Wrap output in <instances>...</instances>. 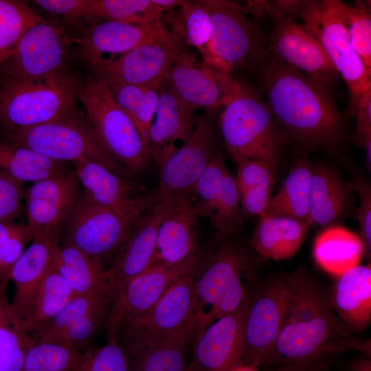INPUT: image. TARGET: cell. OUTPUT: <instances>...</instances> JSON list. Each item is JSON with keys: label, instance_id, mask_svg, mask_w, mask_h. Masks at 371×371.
<instances>
[{"label": "cell", "instance_id": "obj_2", "mask_svg": "<svg viewBox=\"0 0 371 371\" xmlns=\"http://www.w3.org/2000/svg\"><path fill=\"white\" fill-rule=\"evenodd\" d=\"M253 71L266 104L288 140L308 148L332 150L344 133V119L328 89L267 50Z\"/></svg>", "mask_w": 371, "mask_h": 371}, {"label": "cell", "instance_id": "obj_3", "mask_svg": "<svg viewBox=\"0 0 371 371\" xmlns=\"http://www.w3.org/2000/svg\"><path fill=\"white\" fill-rule=\"evenodd\" d=\"M254 269L250 255L227 239L210 254L196 276L190 338L241 306L258 280Z\"/></svg>", "mask_w": 371, "mask_h": 371}, {"label": "cell", "instance_id": "obj_14", "mask_svg": "<svg viewBox=\"0 0 371 371\" xmlns=\"http://www.w3.org/2000/svg\"><path fill=\"white\" fill-rule=\"evenodd\" d=\"M67 36L45 21L31 27L0 67V89L67 69Z\"/></svg>", "mask_w": 371, "mask_h": 371}, {"label": "cell", "instance_id": "obj_29", "mask_svg": "<svg viewBox=\"0 0 371 371\" xmlns=\"http://www.w3.org/2000/svg\"><path fill=\"white\" fill-rule=\"evenodd\" d=\"M308 228L306 223L297 219L265 213L259 217L251 246L261 260L289 259L301 248Z\"/></svg>", "mask_w": 371, "mask_h": 371}, {"label": "cell", "instance_id": "obj_28", "mask_svg": "<svg viewBox=\"0 0 371 371\" xmlns=\"http://www.w3.org/2000/svg\"><path fill=\"white\" fill-rule=\"evenodd\" d=\"M351 183L322 164L312 165L308 225L329 227L347 216L353 203Z\"/></svg>", "mask_w": 371, "mask_h": 371}, {"label": "cell", "instance_id": "obj_7", "mask_svg": "<svg viewBox=\"0 0 371 371\" xmlns=\"http://www.w3.org/2000/svg\"><path fill=\"white\" fill-rule=\"evenodd\" d=\"M293 272L258 280L245 302L243 363L260 368L283 325L293 293Z\"/></svg>", "mask_w": 371, "mask_h": 371}, {"label": "cell", "instance_id": "obj_57", "mask_svg": "<svg viewBox=\"0 0 371 371\" xmlns=\"http://www.w3.org/2000/svg\"><path fill=\"white\" fill-rule=\"evenodd\" d=\"M328 370V369H327ZM326 370L304 369L293 366H280L271 368H262V371H324Z\"/></svg>", "mask_w": 371, "mask_h": 371}, {"label": "cell", "instance_id": "obj_9", "mask_svg": "<svg viewBox=\"0 0 371 371\" xmlns=\"http://www.w3.org/2000/svg\"><path fill=\"white\" fill-rule=\"evenodd\" d=\"M7 139L56 161L89 159L114 173L126 177L128 170L104 148L87 120L76 116L22 129Z\"/></svg>", "mask_w": 371, "mask_h": 371}, {"label": "cell", "instance_id": "obj_56", "mask_svg": "<svg viewBox=\"0 0 371 371\" xmlns=\"http://www.w3.org/2000/svg\"><path fill=\"white\" fill-rule=\"evenodd\" d=\"M19 225L0 221V247L18 229Z\"/></svg>", "mask_w": 371, "mask_h": 371}, {"label": "cell", "instance_id": "obj_36", "mask_svg": "<svg viewBox=\"0 0 371 371\" xmlns=\"http://www.w3.org/2000/svg\"><path fill=\"white\" fill-rule=\"evenodd\" d=\"M107 85L115 101L130 117L150 150L149 133L158 104L159 89L134 85Z\"/></svg>", "mask_w": 371, "mask_h": 371}, {"label": "cell", "instance_id": "obj_10", "mask_svg": "<svg viewBox=\"0 0 371 371\" xmlns=\"http://www.w3.org/2000/svg\"><path fill=\"white\" fill-rule=\"evenodd\" d=\"M295 12L344 80L349 90L352 115L357 100L371 90V74L352 46L338 12L337 0L300 1Z\"/></svg>", "mask_w": 371, "mask_h": 371}, {"label": "cell", "instance_id": "obj_4", "mask_svg": "<svg viewBox=\"0 0 371 371\" xmlns=\"http://www.w3.org/2000/svg\"><path fill=\"white\" fill-rule=\"evenodd\" d=\"M80 85L67 68L0 89V126L9 135L75 115Z\"/></svg>", "mask_w": 371, "mask_h": 371}, {"label": "cell", "instance_id": "obj_43", "mask_svg": "<svg viewBox=\"0 0 371 371\" xmlns=\"http://www.w3.org/2000/svg\"><path fill=\"white\" fill-rule=\"evenodd\" d=\"M112 301L109 293L74 295L52 320L30 335L37 340H47L76 319L98 309L111 306Z\"/></svg>", "mask_w": 371, "mask_h": 371}, {"label": "cell", "instance_id": "obj_59", "mask_svg": "<svg viewBox=\"0 0 371 371\" xmlns=\"http://www.w3.org/2000/svg\"><path fill=\"white\" fill-rule=\"evenodd\" d=\"M0 261H1V247H0Z\"/></svg>", "mask_w": 371, "mask_h": 371}, {"label": "cell", "instance_id": "obj_21", "mask_svg": "<svg viewBox=\"0 0 371 371\" xmlns=\"http://www.w3.org/2000/svg\"><path fill=\"white\" fill-rule=\"evenodd\" d=\"M165 27L160 21L93 23L80 36H68L69 43L80 46V58L93 67L105 54L122 55L154 36ZM111 58V59H112Z\"/></svg>", "mask_w": 371, "mask_h": 371}, {"label": "cell", "instance_id": "obj_25", "mask_svg": "<svg viewBox=\"0 0 371 371\" xmlns=\"http://www.w3.org/2000/svg\"><path fill=\"white\" fill-rule=\"evenodd\" d=\"M334 278L329 298L337 317L352 334L366 330L371 322L370 263L359 265Z\"/></svg>", "mask_w": 371, "mask_h": 371}, {"label": "cell", "instance_id": "obj_34", "mask_svg": "<svg viewBox=\"0 0 371 371\" xmlns=\"http://www.w3.org/2000/svg\"><path fill=\"white\" fill-rule=\"evenodd\" d=\"M53 267L40 284L20 330L30 335L52 320L74 295Z\"/></svg>", "mask_w": 371, "mask_h": 371}, {"label": "cell", "instance_id": "obj_33", "mask_svg": "<svg viewBox=\"0 0 371 371\" xmlns=\"http://www.w3.org/2000/svg\"><path fill=\"white\" fill-rule=\"evenodd\" d=\"M311 169L312 164L306 158L297 160L279 191L270 196L266 213L291 217L308 224Z\"/></svg>", "mask_w": 371, "mask_h": 371}, {"label": "cell", "instance_id": "obj_11", "mask_svg": "<svg viewBox=\"0 0 371 371\" xmlns=\"http://www.w3.org/2000/svg\"><path fill=\"white\" fill-rule=\"evenodd\" d=\"M196 269L177 280L144 314L120 328L117 340L127 355L183 333L190 338Z\"/></svg>", "mask_w": 371, "mask_h": 371}, {"label": "cell", "instance_id": "obj_16", "mask_svg": "<svg viewBox=\"0 0 371 371\" xmlns=\"http://www.w3.org/2000/svg\"><path fill=\"white\" fill-rule=\"evenodd\" d=\"M215 126L207 115L196 117L188 139L172 154L159 169L157 199L193 197L196 185L206 170L214 153Z\"/></svg>", "mask_w": 371, "mask_h": 371}, {"label": "cell", "instance_id": "obj_22", "mask_svg": "<svg viewBox=\"0 0 371 371\" xmlns=\"http://www.w3.org/2000/svg\"><path fill=\"white\" fill-rule=\"evenodd\" d=\"M56 232L38 233L14 265L10 276L14 294L10 303L11 325L20 330L42 280L54 267L58 247Z\"/></svg>", "mask_w": 371, "mask_h": 371}, {"label": "cell", "instance_id": "obj_32", "mask_svg": "<svg viewBox=\"0 0 371 371\" xmlns=\"http://www.w3.org/2000/svg\"><path fill=\"white\" fill-rule=\"evenodd\" d=\"M363 247L359 236L331 225L316 237L313 254L316 264L333 278L359 265Z\"/></svg>", "mask_w": 371, "mask_h": 371}, {"label": "cell", "instance_id": "obj_55", "mask_svg": "<svg viewBox=\"0 0 371 371\" xmlns=\"http://www.w3.org/2000/svg\"><path fill=\"white\" fill-rule=\"evenodd\" d=\"M8 324H11L10 303L0 293V328Z\"/></svg>", "mask_w": 371, "mask_h": 371}, {"label": "cell", "instance_id": "obj_60", "mask_svg": "<svg viewBox=\"0 0 371 371\" xmlns=\"http://www.w3.org/2000/svg\"><path fill=\"white\" fill-rule=\"evenodd\" d=\"M324 371H328V370H324Z\"/></svg>", "mask_w": 371, "mask_h": 371}, {"label": "cell", "instance_id": "obj_40", "mask_svg": "<svg viewBox=\"0 0 371 371\" xmlns=\"http://www.w3.org/2000/svg\"><path fill=\"white\" fill-rule=\"evenodd\" d=\"M43 21L24 2L0 0V67L14 53L26 31Z\"/></svg>", "mask_w": 371, "mask_h": 371}, {"label": "cell", "instance_id": "obj_19", "mask_svg": "<svg viewBox=\"0 0 371 371\" xmlns=\"http://www.w3.org/2000/svg\"><path fill=\"white\" fill-rule=\"evenodd\" d=\"M185 198L159 199L139 217L127 240L120 249L113 265L107 270L113 301L130 280L150 267L159 227L166 217Z\"/></svg>", "mask_w": 371, "mask_h": 371}, {"label": "cell", "instance_id": "obj_54", "mask_svg": "<svg viewBox=\"0 0 371 371\" xmlns=\"http://www.w3.org/2000/svg\"><path fill=\"white\" fill-rule=\"evenodd\" d=\"M346 371H371L370 356L360 355L348 365Z\"/></svg>", "mask_w": 371, "mask_h": 371}, {"label": "cell", "instance_id": "obj_17", "mask_svg": "<svg viewBox=\"0 0 371 371\" xmlns=\"http://www.w3.org/2000/svg\"><path fill=\"white\" fill-rule=\"evenodd\" d=\"M199 256L150 267L130 280L113 301L106 322L107 340L117 339L122 326L148 311L181 277L196 269Z\"/></svg>", "mask_w": 371, "mask_h": 371}, {"label": "cell", "instance_id": "obj_6", "mask_svg": "<svg viewBox=\"0 0 371 371\" xmlns=\"http://www.w3.org/2000/svg\"><path fill=\"white\" fill-rule=\"evenodd\" d=\"M78 100L107 152L128 171L141 172L152 159L134 124L115 101L106 82L95 77L82 84Z\"/></svg>", "mask_w": 371, "mask_h": 371}, {"label": "cell", "instance_id": "obj_13", "mask_svg": "<svg viewBox=\"0 0 371 371\" xmlns=\"http://www.w3.org/2000/svg\"><path fill=\"white\" fill-rule=\"evenodd\" d=\"M183 51L166 28L117 58L95 66L97 77L109 84L140 85L159 89Z\"/></svg>", "mask_w": 371, "mask_h": 371}, {"label": "cell", "instance_id": "obj_12", "mask_svg": "<svg viewBox=\"0 0 371 371\" xmlns=\"http://www.w3.org/2000/svg\"><path fill=\"white\" fill-rule=\"evenodd\" d=\"M212 27V46L217 58L231 72L234 68L253 71L267 51L257 25L245 7L223 0H203Z\"/></svg>", "mask_w": 371, "mask_h": 371}, {"label": "cell", "instance_id": "obj_8", "mask_svg": "<svg viewBox=\"0 0 371 371\" xmlns=\"http://www.w3.org/2000/svg\"><path fill=\"white\" fill-rule=\"evenodd\" d=\"M155 201L150 194L133 207L113 209L93 203L85 194L76 200L67 217L65 243L102 262L122 247L139 217Z\"/></svg>", "mask_w": 371, "mask_h": 371}, {"label": "cell", "instance_id": "obj_48", "mask_svg": "<svg viewBox=\"0 0 371 371\" xmlns=\"http://www.w3.org/2000/svg\"><path fill=\"white\" fill-rule=\"evenodd\" d=\"M33 237L34 233L27 225H19L1 247L0 293L5 295L12 269L24 251L26 243Z\"/></svg>", "mask_w": 371, "mask_h": 371}, {"label": "cell", "instance_id": "obj_15", "mask_svg": "<svg viewBox=\"0 0 371 371\" xmlns=\"http://www.w3.org/2000/svg\"><path fill=\"white\" fill-rule=\"evenodd\" d=\"M273 19L267 50L276 59L330 89L339 74L315 37L289 14L266 6Z\"/></svg>", "mask_w": 371, "mask_h": 371}, {"label": "cell", "instance_id": "obj_26", "mask_svg": "<svg viewBox=\"0 0 371 371\" xmlns=\"http://www.w3.org/2000/svg\"><path fill=\"white\" fill-rule=\"evenodd\" d=\"M195 202L200 217H207L218 236L227 239L242 227L240 195L236 179L229 171L223 177L212 176L200 183Z\"/></svg>", "mask_w": 371, "mask_h": 371}, {"label": "cell", "instance_id": "obj_35", "mask_svg": "<svg viewBox=\"0 0 371 371\" xmlns=\"http://www.w3.org/2000/svg\"><path fill=\"white\" fill-rule=\"evenodd\" d=\"M0 168L19 182H36L63 170L62 162L6 139L0 140Z\"/></svg>", "mask_w": 371, "mask_h": 371}, {"label": "cell", "instance_id": "obj_5", "mask_svg": "<svg viewBox=\"0 0 371 371\" xmlns=\"http://www.w3.org/2000/svg\"><path fill=\"white\" fill-rule=\"evenodd\" d=\"M223 107L218 124L226 146L267 164L275 172L288 139L265 101L252 87L240 83L237 93Z\"/></svg>", "mask_w": 371, "mask_h": 371}, {"label": "cell", "instance_id": "obj_1", "mask_svg": "<svg viewBox=\"0 0 371 371\" xmlns=\"http://www.w3.org/2000/svg\"><path fill=\"white\" fill-rule=\"evenodd\" d=\"M293 293L283 325L262 368L328 369L344 353L371 356L370 339L350 333L333 311L329 291L306 269L293 271Z\"/></svg>", "mask_w": 371, "mask_h": 371}, {"label": "cell", "instance_id": "obj_31", "mask_svg": "<svg viewBox=\"0 0 371 371\" xmlns=\"http://www.w3.org/2000/svg\"><path fill=\"white\" fill-rule=\"evenodd\" d=\"M75 175L85 188V195L93 203L113 209L137 205L142 196H133L131 184L123 177L103 165L89 159L74 162Z\"/></svg>", "mask_w": 371, "mask_h": 371}, {"label": "cell", "instance_id": "obj_23", "mask_svg": "<svg viewBox=\"0 0 371 371\" xmlns=\"http://www.w3.org/2000/svg\"><path fill=\"white\" fill-rule=\"evenodd\" d=\"M78 179L63 170L41 179L28 189L26 198L27 225L35 234L56 232L77 200Z\"/></svg>", "mask_w": 371, "mask_h": 371}, {"label": "cell", "instance_id": "obj_53", "mask_svg": "<svg viewBox=\"0 0 371 371\" xmlns=\"http://www.w3.org/2000/svg\"><path fill=\"white\" fill-rule=\"evenodd\" d=\"M352 115L357 120L356 141L359 146L371 137V90L364 93L357 102Z\"/></svg>", "mask_w": 371, "mask_h": 371}, {"label": "cell", "instance_id": "obj_37", "mask_svg": "<svg viewBox=\"0 0 371 371\" xmlns=\"http://www.w3.org/2000/svg\"><path fill=\"white\" fill-rule=\"evenodd\" d=\"M189 339L187 333H183L127 355L131 371H185V352Z\"/></svg>", "mask_w": 371, "mask_h": 371}, {"label": "cell", "instance_id": "obj_38", "mask_svg": "<svg viewBox=\"0 0 371 371\" xmlns=\"http://www.w3.org/2000/svg\"><path fill=\"white\" fill-rule=\"evenodd\" d=\"M181 17L183 36L190 45L199 51L202 60L229 71L214 52L212 23L204 1H184L181 5Z\"/></svg>", "mask_w": 371, "mask_h": 371}, {"label": "cell", "instance_id": "obj_49", "mask_svg": "<svg viewBox=\"0 0 371 371\" xmlns=\"http://www.w3.org/2000/svg\"><path fill=\"white\" fill-rule=\"evenodd\" d=\"M359 201L357 217L361 240L363 257L370 260L371 256V186L370 182L362 177H356L351 183Z\"/></svg>", "mask_w": 371, "mask_h": 371}, {"label": "cell", "instance_id": "obj_30", "mask_svg": "<svg viewBox=\"0 0 371 371\" xmlns=\"http://www.w3.org/2000/svg\"><path fill=\"white\" fill-rule=\"evenodd\" d=\"M54 267L75 295L109 293L112 296L109 276L102 262L69 243L58 245Z\"/></svg>", "mask_w": 371, "mask_h": 371}, {"label": "cell", "instance_id": "obj_50", "mask_svg": "<svg viewBox=\"0 0 371 371\" xmlns=\"http://www.w3.org/2000/svg\"><path fill=\"white\" fill-rule=\"evenodd\" d=\"M19 183L5 172L0 174V221L17 211L21 199Z\"/></svg>", "mask_w": 371, "mask_h": 371}, {"label": "cell", "instance_id": "obj_44", "mask_svg": "<svg viewBox=\"0 0 371 371\" xmlns=\"http://www.w3.org/2000/svg\"><path fill=\"white\" fill-rule=\"evenodd\" d=\"M110 308L111 306H107L93 311L76 319L49 339L41 341L67 344L81 351L80 349L85 348L100 328L106 324Z\"/></svg>", "mask_w": 371, "mask_h": 371}, {"label": "cell", "instance_id": "obj_42", "mask_svg": "<svg viewBox=\"0 0 371 371\" xmlns=\"http://www.w3.org/2000/svg\"><path fill=\"white\" fill-rule=\"evenodd\" d=\"M339 16L346 27L352 46L371 74V13L370 4L337 0Z\"/></svg>", "mask_w": 371, "mask_h": 371}, {"label": "cell", "instance_id": "obj_20", "mask_svg": "<svg viewBox=\"0 0 371 371\" xmlns=\"http://www.w3.org/2000/svg\"><path fill=\"white\" fill-rule=\"evenodd\" d=\"M245 302L236 311L215 320L195 339L192 360L185 371H232L243 363Z\"/></svg>", "mask_w": 371, "mask_h": 371}, {"label": "cell", "instance_id": "obj_24", "mask_svg": "<svg viewBox=\"0 0 371 371\" xmlns=\"http://www.w3.org/2000/svg\"><path fill=\"white\" fill-rule=\"evenodd\" d=\"M196 111L184 102L166 80L159 89V100L149 133L152 160L159 168L177 150V141L186 142L192 133Z\"/></svg>", "mask_w": 371, "mask_h": 371}, {"label": "cell", "instance_id": "obj_46", "mask_svg": "<svg viewBox=\"0 0 371 371\" xmlns=\"http://www.w3.org/2000/svg\"><path fill=\"white\" fill-rule=\"evenodd\" d=\"M34 338L11 324L0 328V371H22Z\"/></svg>", "mask_w": 371, "mask_h": 371}, {"label": "cell", "instance_id": "obj_51", "mask_svg": "<svg viewBox=\"0 0 371 371\" xmlns=\"http://www.w3.org/2000/svg\"><path fill=\"white\" fill-rule=\"evenodd\" d=\"M35 3L49 12L69 19L88 18L89 0H36Z\"/></svg>", "mask_w": 371, "mask_h": 371}, {"label": "cell", "instance_id": "obj_41", "mask_svg": "<svg viewBox=\"0 0 371 371\" xmlns=\"http://www.w3.org/2000/svg\"><path fill=\"white\" fill-rule=\"evenodd\" d=\"M84 352L67 344L33 339L22 371H76Z\"/></svg>", "mask_w": 371, "mask_h": 371}, {"label": "cell", "instance_id": "obj_58", "mask_svg": "<svg viewBox=\"0 0 371 371\" xmlns=\"http://www.w3.org/2000/svg\"><path fill=\"white\" fill-rule=\"evenodd\" d=\"M232 371H258V368L243 363L236 366Z\"/></svg>", "mask_w": 371, "mask_h": 371}, {"label": "cell", "instance_id": "obj_18", "mask_svg": "<svg viewBox=\"0 0 371 371\" xmlns=\"http://www.w3.org/2000/svg\"><path fill=\"white\" fill-rule=\"evenodd\" d=\"M166 80L178 96L195 111L224 106L240 85L230 71L199 61L194 54L184 51Z\"/></svg>", "mask_w": 371, "mask_h": 371}, {"label": "cell", "instance_id": "obj_27", "mask_svg": "<svg viewBox=\"0 0 371 371\" xmlns=\"http://www.w3.org/2000/svg\"><path fill=\"white\" fill-rule=\"evenodd\" d=\"M199 218L193 197L183 199L159 227L150 267L176 264L197 256Z\"/></svg>", "mask_w": 371, "mask_h": 371}, {"label": "cell", "instance_id": "obj_47", "mask_svg": "<svg viewBox=\"0 0 371 371\" xmlns=\"http://www.w3.org/2000/svg\"><path fill=\"white\" fill-rule=\"evenodd\" d=\"M227 149L237 167L236 179L239 192L256 187L271 188L275 172L269 166L245 157L232 148L227 147Z\"/></svg>", "mask_w": 371, "mask_h": 371}, {"label": "cell", "instance_id": "obj_52", "mask_svg": "<svg viewBox=\"0 0 371 371\" xmlns=\"http://www.w3.org/2000/svg\"><path fill=\"white\" fill-rule=\"evenodd\" d=\"M271 188L256 187L239 192L243 213L260 217L267 212Z\"/></svg>", "mask_w": 371, "mask_h": 371}, {"label": "cell", "instance_id": "obj_39", "mask_svg": "<svg viewBox=\"0 0 371 371\" xmlns=\"http://www.w3.org/2000/svg\"><path fill=\"white\" fill-rule=\"evenodd\" d=\"M89 5L87 20L93 23L156 21L166 11L158 0H89Z\"/></svg>", "mask_w": 371, "mask_h": 371}, {"label": "cell", "instance_id": "obj_45", "mask_svg": "<svg viewBox=\"0 0 371 371\" xmlns=\"http://www.w3.org/2000/svg\"><path fill=\"white\" fill-rule=\"evenodd\" d=\"M76 371H131L128 357L117 339L84 352Z\"/></svg>", "mask_w": 371, "mask_h": 371}]
</instances>
